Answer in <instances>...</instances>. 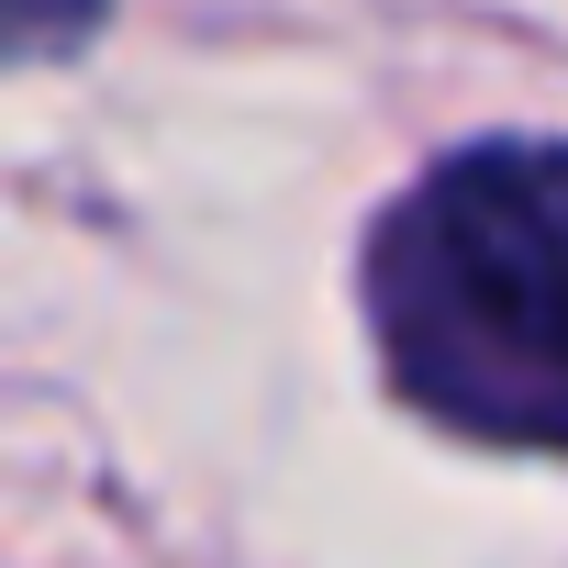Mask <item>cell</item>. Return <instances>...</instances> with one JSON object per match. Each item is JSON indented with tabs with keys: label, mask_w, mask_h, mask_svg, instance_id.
I'll return each instance as SVG.
<instances>
[{
	"label": "cell",
	"mask_w": 568,
	"mask_h": 568,
	"mask_svg": "<svg viewBox=\"0 0 568 568\" xmlns=\"http://www.w3.org/2000/svg\"><path fill=\"white\" fill-rule=\"evenodd\" d=\"M112 0H0V68H34V57H79L101 34Z\"/></svg>",
	"instance_id": "cell-2"
},
{
	"label": "cell",
	"mask_w": 568,
	"mask_h": 568,
	"mask_svg": "<svg viewBox=\"0 0 568 568\" xmlns=\"http://www.w3.org/2000/svg\"><path fill=\"white\" fill-rule=\"evenodd\" d=\"M390 390L468 446L568 468V145H468L368 234Z\"/></svg>",
	"instance_id": "cell-1"
}]
</instances>
